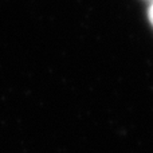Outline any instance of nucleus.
Returning <instances> with one entry per match:
<instances>
[{
    "label": "nucleus",
    "instance_id": "nucleus-1",
    "mask_svg": "<svg viewBox=\"0 0 153 153\" xmlns=\"http://www.w3.org/2000/svg\"><path fill=\"white\" fill-rule=\"evenodd\" d=\"M149 19H151V22H152V24H153V3H152V5H151V8H149Z\"/></svg>",
    "mask_w": 153,
    "mask_h": 153
}]
</instances>
